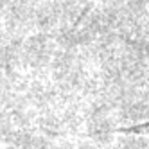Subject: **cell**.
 <instances>
[{
	"label": "cell",
	"instance_id": "1",
	"mask_svg": "<svg viewBox=\"0 0 149 149\" xmlns=\"http://www.w3.org/2000/svg\"><path fill=\"white\" fill-rule=\"evenodd\" d=\"M119 133H126V135H142L147 136L149 135V120L142 122V124H133V126H127V127H120Z\"/></svg>",
	"mask_w": 149,
	"mask_h": 149
}]
</instances>
